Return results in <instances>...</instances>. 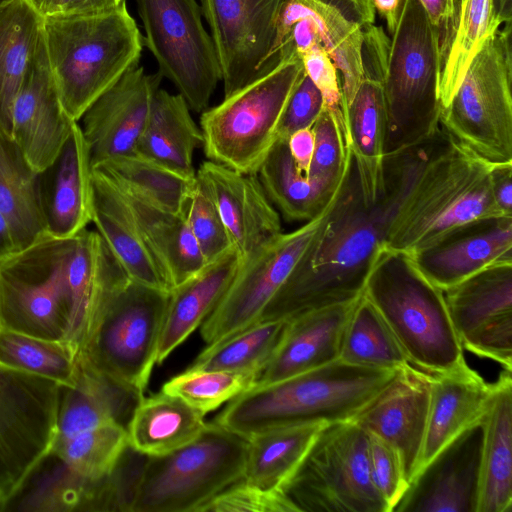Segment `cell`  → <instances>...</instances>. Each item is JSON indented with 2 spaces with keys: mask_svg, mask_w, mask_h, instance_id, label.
<instances>
[{
  "mask_svg": "<svg viewBox=\"0 0 512 512\" xmlns=\"http://www.w3.org/2000/svg\"><path fill=\"white\" fill-rule=\"evenodd\" d=\"M284 0H200L219 63L224 97L271 70Z\"/></svg>",
  "mask_w": 512,
  "mask_h": 512,
  "instance_id": "2e32d148",
  "label": "cell"
},
{
  "mask_svg": "<svg viewBox=\"0 0 512 512\" xmlns=\"http://www.w3.org/2000/svg\"><path fill=\"white\" fill-rule=\"evenodd\" d=\"M241 263L232 248L170 291L156 364H161L201 326L226 292Z\"/></svg>",
  "mask_w": 512,
  "mask_h": 512,
  "instance_id": "1f68e13d",
  "label": "cell"
},
{
  "mask_svg": "<svg viewBox=\"0 0 512 512\" xmlns=\"http://www.w3.org/2000/svg\"><path fill=\"white\" fill-rule=\"evenodd\" d=\"M511 22L491 34L472 59L441 128L457 143L493 163L512 162Z\"/></svg>",
  "mask_w": 512,
  "mask_h": 512,
  "instance_id": "9c48e42d",
  "label": "cell"
},
{
  "mask_svg": "<svg viewBox=\"0 0 512 512\" xmlns=\"http://www.w3.org/2000/svg\"><path fill=\"white\" fill-rule=\"evenodd\" d=\"M248 439L213 422L188 444L146 456L131 512H200L244 475Z\"/></svg>",
  "mask_w": 512,
  "mask_h": 512,
  "instance_id": "52a82bcc",
  "label": "cell"
},
{
  "mask_svg": "<svg viewBox=\"0 0 512 512\" xmlns=\"http://www.w3.org/2000/svg\"><path fill=\"white\" fill-rule=\"evenodd\" d=\"M398 372L337 360L280 381L253 386L230 400L213 421L246 439L286 426L350 421Z\"/></svg>",
  "mask_w": 512,
  "mask_h": 512,
  "instance_id": "3957f363",
  "label": "cell"
},
{
  "mask_svg": "<svg viewBox=\"0 0 512 512\" xmlns=\"http://www.w3.org/2000/svg\"><path fill=\"white\" fill-rule=\"evenodd\" d=\"M381 228L379 207L363 204L353 164L330 219L257 323L361 297L382 246Z\"/></svg>",
  "mask_w": 512,
  "mask_h": 512,
  "instance_id": "7a4b0ae2",
  "label": "cell"
},
{
  "mask_svg": "<svg viewBox=\"0 0 512 512\" xmlns=\"http://www.w3.org/2000/svg\"><path fill=\"white\" fill-rule=\"evenodd\" d=\"M42 33L60 100L77 122L129 68L139 64L144 47L126 0L105 12L44 17Z\"/></svg>",
  "mask_w": 512,
  "mask_h": 512,
  "instance_id": "277c9868",
  "label": "cell"
},
{
  "mask_svg": "<svg viewBox=\"0 0 512 512\" xmlns=\"http://www.w3.org/2000/svg\"><path fill=\"white\" fill-rule=\"evenodd\" d=\"M432 24L438 29L442 46V59L452 34L456 4L455 0H419Z\"/></svg>",
  "mask_w": 512,
  "mask_h": 512,
  "instance_id": "9f6ffc18",
  "label": "cell"
},
{
  "mask_svg": "<svg viewBox=\"0 0 512 512\" xmlns=\"http://www.w3.org/2000/svg\"><path fill=\"white\" fill-rule=\"evenodd\" d=\"M48 233L72 238L92 221V164L78 122L56 161L40 174Z\"/></svg>",
  "mask_w": 512,
  "mask_h": 512,
  "instance_id": "83f0119b",
  "label": "cell"
},
{
  "mask_svg": "<svg viewBox=\"0 0 512 512\" xmlns=\"http://www.w3.org/2000/svg\"><path fill=\"white\" fill-rule=\"evenodd\" d=\"M492 167L442 129L402 199L380 213L382 245L411 256L467 223L505 216L493 197Z\"/></svg>",
  "mask_w": 512,
  "mask_h": 512,
  "instance_id": "6da1fadb",
  "label": "cell"
},
{
  "mask_svg": "<svg viewBox=\"0 0 512 512\" xmlns=\"http://www.w3.org/2000/svg\"><path fill=\"white\" fill-rule=\"evenodd\" d=\"M367 435L372 481L389 512H393L408 487L403 463L392 446L374 435Z\"/></svg>",
  "mask_w": 512,
  "mask_h": 512,
  "instance_id": "f907efd6",
  "label": "cell"
},
{
  "mask_svg": "<svg viewBox=\"0 0 512 512\" xmlns=\"http://www.w3.org/2000/svg\"><path fill=\"white\" fill-rule=\"evenodd\" d=\"M0 362L54 380L63 387H73L77 381V357L65 341L0 328Z\"/></svg>",
  "mask_w": 512,
  "mask_h": 512,
  "instance_id": "bcb514c9",
  "label": "cell"
},
{
  "mask_svg": "<svg viewBox=\"0 0 512 512\" xmlns=\"http://www.w3.org/2000/svg\"><path fill=\"white\" fill-rule=\"evenodd\" d=\"M482 443L481 420L417 472L393 512H477Z\"/></svg>",
  "mask_w": 512,
  "mask_h": 512,
  "instance_id": "44dd1931",
  "label": "cell"
},
{
  "mask_svg": "<svg viewBox=\"0 0 512 512\" xmlns=\"http://www.w3.org/2000/svg\"><path fill=\"white\" fill-rule=\"evenodd\" d=\"M42 22L27 0L0 6V126L9 135L13 104L42 37Z\"/></svg>",
  "mask_w": 512,
  "mask_h": 512,
  "instance_id": "f35d334b",
  "label": "cell"
},
{
  "mask_svg": "<svg viewBox=\"0 0 512 512\" xmlns=\"http://www.w3.org/2000/svg\"><path fill=\"white\" fill-rule=\"evenodd\" d=\"M306 75L323 96L324 107L342 116V90L339 71L321 44L302 54ZM344 118V117H343Z\"/></svg>",
  "mask_w": 512,
  "mask_h": 512,
  "instance_id": "db71d44e",
  "label": "cell"
},
{
  "mask_svg": "<svg viewBox=\"0 0 512 512\" xmlns=\"http://www.w3.org/2000/svg\"><path fill=\"white\" fill-rule=\"evenodd\" d=\"M351 169L317 216L291 232L277 235L241 263L226 292L201 324V336L208 345L258 322L330 219Z\"/></svg>",
  "mask_w": 512,
  "mask_h": 512,
  "instance_id": "5bb4252c",
  "label": "cell"
},
{
  "mask_svg": "<svg viewBox=\"0 0 512 512\" xmlns=\"http://www.w3.org/2000/svg\"><path fill=\"white\" fill-rule=\"evenodd\" d=\"M70 319L65 342L82 354L99 316L129 279L96 230L81 231L68 264Z\"/></svg>",
  "mask_w": 512,
  "mask_h": 512,
  "instance_id": "484cf974",
  "label": "cell"
},
{
  "mask_svg": "<svg viewBox=\"0 0 512 512\" xmlns=\"http://www.w3.org/2000/svg\"><path fill=\"white\" fill-rule=\"evenodd\" d=\"M304 74L301 57L295 53L201 112L207 159L238 172L256 173L278 139L282 113Z\"/></svg>",
  "mask_w": 512,
  "mask_h": 512,
  "instance_id": "ba28073f",
  "label": "cell"
},
{
  "mask_svg": "<svg viewBox=\"0 0 512 512\" xmlns=\"http://www.w3.org/2000/svg\"><path fill=\"white\" fill-rule=\"evenodd\" d=\"M280 491L292 512H389L372 481L368 435L352 420L324 425Z\"/></svg>",
  "mask_w": 512,
  "mask_h": 512,
  "instance_id": "30bf717a",
  "label": "cell"
},
{
  "mask_svg": "<svg viewBox=\"0 0 512 512\" xmlns=\"http://www.w3.org/2000/svg\"><path fill=\"white\" fill-rule=\"evenodd\" d=\"M17 251L18 248L9 221L0 209V260Z\"/></svg>",
  "mask_w": 512,
  "mask_h": 512,
  "instance_id": "94428289",
  "label": "cell"
},
{
  "mask_svg": "<svg viewBox=\"0 0 512 512\" xmlns=\"http://www.w3.org/2000/svg\"><path fill=\"white\" fill-rule=\"evenodd\" d=\"M323 108L321 92L305 73L284 108L278 126V138L287 140L294 132L311 128Z\"/></svg>",
  "mask_w": 512,
  "mask_h": 512,
  "instance_id": "f5cc1de1",
  "label": "cell"
},
{
  "mask_svg": "<svg viewBox=\"0 0 512 512\" xmlns=\"http://www.w3.org/2000/svg\"><path fill=\"white\" fill-rule=\"evenodd\" d=\"M42 17L91 14L117 8L124 0H27Z\"/></svg>",
  "mask_w": 512,
  "mask_h": 512,
  "instance_id": "11a10c76",
  "label": "cell"
},
{
  "mask_svg": "<svg viewBox=\"0 0 512 512\" xmlns=\"http://www.w3.org/2000/svg\"><path fill=\"white\" fill-rule=\"evenodd\" d=\"M314 144L312 127L300 129L291 134L287 139L288 149L293 161L306 176L312 161Z\"/></svg>",
  "mask_w": 512,
  "mask_h": 512,
  "instance_id": "680465c9",
  "label": "cell"
},
{
  "mask_svg": "<svg viewBox=\"0 0 512 512\" xmlns=\"http://www.w3.org/2000/svg\"><path fill=\"white\" fill-rule=\"evenodd\" d=\"M314 152L307 177L328 191H335L353 163L344 118L323 108L312 126Z\"/></svg>",
  "mask_w": 512,
  "mask_h": 512,
  "instance_id": "c3c4849f",
  "label": "cell"
},
{
  "mask_svg": "<svg viewBox=\"0 0 512 512\" xmlns=\"http://www.w3.org/2000/svg\"><path fill=\"white\" fill-rule=\"evenodd\" d=\"M339 360L350 365L389 370L410 365L390 328L363 294L346 325Z\"/></svg>",
  "mask_w": 512,
  "mask_h": 512,
  "instance_id": "7bdbcfd3",
  "label": "cell"
},
{
  "mask_svg": "<svg viewBox=\"0 0 512 512\" xmlns=\"http://www.w3.org/2000/svg\"><path fill=\"white\" fill-rule=\"evenodd\" d=\"M169 293L128 279L105 306L77 359L143 393L156 364Z\"/></svg>",
  "mask_w": 512,
  "mask_h": 512,
  "instance_id": "7c38bea8",
  "label": "cell"
},
{
  "mask_svg": "<svg viewBox=\"0 0 512 512\" xmlns=\"http://www.w3.org/2000/svg\"><path fill=\"white\" fill-rule=\"evenodd\" d=\"M63 386L0 362V504L50 456Z\"/></svg>",
  "mask_w": 512,
  "mask_h": 512,
  "instance_id": "4fadbf2b",
  "label": "cell"
},
{
  "mask_svg": "<svg viewBox=\"0 0 512 512\" xmlns=\"http://www.w3.org/2000/svg\"><path fill=\"white\" fill-rule=\"evenodd\" d=\"M202 144L200 126L183 96L158 88L135 152L194 178L193 157Z\"/></svg>",
  "mask_w": 512,
  "mask_h": 512,
  "instance_id": "836d02e7",
  "label": "cell"
},
{
  "mask_svg": "<svg viewBox=\"0 0 512 512\" xmlns=\"http://www.w3.org/2000/svg\"><path fill=\"white\" fill-rule=\"evenodd\" d=\"M463 350L512 370V263L488 267L443 291Z\"/></svg>",
  "mask_w": 512,
  "mask_h": 512,
  "instance_id": "ac0fdd59",
  "label": "cell"
},
{
  "mask_svg": "<svg viewBox=\"0 0 512 512\" xmlns=\"http://www.w3.org/2000/svg\"><path fill=\"white\" fill-rule=\"evenodd\" d=\"M256 174L271 203L280 216L289 222H306L317 216L346 177L333 192L321 188L298 169L290 155L287 140L280 138Z\"/></svg>",
  "mask_w": 512,
  "mask_h": 512,
  "instance_id": "60d3db41",
  "label": "cell"
},
{
  "mask_svg": "<svg viewBox=\"0 0 512 512\" xmlns=\"http://www.w3.org/2000/svg\"><path fill=\"white\" fill-rule=\"evenodd\" d=\"M438 29L419 0H406L391 35L383 90L387 114L385 155L416 145L440 131Z\"/></svg>",
  "mask_w": 512,
  "mask_h": 512,
  "instance_id": "8992f818",
  "label": "cell"
},
{
  "mask_svg": "<svg viewBox=\"0 0 512 512\" xmlns=\"http://www.w3.org/2000/svg\"><path fill=\"white\" fill-rule=\"evenodd\" d=\"M324 425L286 426L250 437L242 479L265 490L280 491Z\"/></svg>",
  "mask_w": 512,
  "mask_h": 512,
  "instance_id": "ab89813d",
  "label": "cell"
},
{
  "mask_svg": "<svg viewBox=\"0 0 512 512\" xmlns=\"http://www.w3.org/2000/svg\"><path fill=\"white\" fill-rule=\"evenodd\" d=\"M9 1H11V0H0V6L8 3Z\"/></svg>",
  "mask_w": 512,
  "mask_h": 512,
  "instance_id": "be15d7a7",
  "label": "cell"
},
{
  "mask_svg": "<svg viewBox=\"0 0 512 512\" xmlns=\"http://www.w3.org/2000/svg\"><path fill=\"white\" fill-rule=\"evenodd\" d=\"M375 12L385 21L390 35L394 33L401 18L406 0H370Z\"/></svg>",
  "mask_w": 512,
  "mask_h": 512,
  "instance_id": "91938a15",
  "label": "cell"
},
{
  "mask_svg": "<svg viewBox=\"0 0 512 512\" xmlns=\"http://www.w3.org/2000/svg\"><path fill=\"white\" fill-rule=\"evenodd\" d=\"M363 295L388 325L413 367L434 375L466 362L444 292L421 274L408 255L382 245Z\"/></svg>",
  "mask_w": 512,
  "mask_h": 512,
  "instance_id": "5b68a950",
  "label": "cell"
},
{
  "mask_svg": "<svg viewBox=\"0 0 512 512\" xmlns=\"http://www.w3.org/2000/svg\"><path fill=\"white\" fill-rule=\"evenodd\" d=\"M390 38L374 24L364 31L363 77L345 117L347 143L351 149L363 204L375 206L384 189L387 114L383 82Z\"/></svg>",
  "mask_w": 512,
  "mask_h": 512,
  "instance_id": "e0dca14e",
  "label": "cell"
},
{
  "mask_svg": "<svg viewBox=\"0 0 512 512\" xmlns=\"http://www.w3.org/2000/svg\"><path fill=\"white\" fill-rule=\"evenodd\" d=\"M76 236L47 234L0 260L1 329L65 341L71 308L67 272Z\"/></svg>",
  "mask_w": 512,
  "mask_h": 512,
  "instance_id": "8fae6325",
  "label": "cell"
},
{
  "mask_svg": "<svg viewBox=\"0 0 512 512\" xmlns=\"http://www.w3.org/2000/svg\"><path fill=\"white\" fill-rule=\"evenodd\" d=\"M0 209L9 221L18 251L49 234L40 174L30 168L18 146L1 126Z\"/></svg>",
  "mask_w": 512,
  "mask_h": 512,
  "instance_id": "d590c367",
  "label": "cell"
},
{
  "mask_svg": "<svg viewBox=\"0 0 512 512\" xmlns=\"http://www.w3.org/2000/svg\"><path fill=\"white\" fill-rule=\"evenodd\" d=\"M430 380L427 428L417 472L446 445L482 420L492 394V384L485 382L466 362L430 375Z\"/></svg>",
  "mask_w": 512,
  "mask_h": 512,
  "instance_id": "f546056e",
  "label": "cell"
},
{
  "mask_svg": "<svg viewBox=\"0 0 512 512\" xmlns=\"http://www.w3.org/2000/svg\"><path fill=\"white\" fill-rule=\"evenodd\" d=\"M183 217L207 264L233 248L212 198L197 179Z\"/></svg>",
  "mask_w": 512,
  "mask_h": 512,
  "instance_id": "681fc988",
  "label": "cell"
},
{
  "mask_svg": "<svg viewBox=\"0 0 512 512\" xmlns=\"http://www.w3.org/2000/svg\"><path fill=\"white\" fill-rule=\"evenodd\" d=\"M498 29L492 18L491 0H459L441 65L439 99L442 108L454 96L476 53Z\"/></svg>",
  "mask_w": 512,
  "mask_h": 512,
  "instance_id": "b9f144b4",
  "label": "cell"
},
{
  "mask_svg": "<svg viewBox=\"0 0 512 512\" xmlns=\"http://www.w3.org/2000/svg\"><path fill=\"white\" fill-rule=\"evenodd\" d=\"M204 414L178 396L160 391L142 397L127 425L128 445L146 456L172 452L197 438Z\"/></svg>",
  "mask_w": 512,
  "mask_h": 512,
  "instance_id": "e575fe53",
  "label": "cell"
},
{
  "mask_svg": "<svg viewBox=\"0 0 512 512\" xmlns=\"http://www.w3.org/2000/svg\"><path fill=\"white\" fill-rule=\"evenodd\" d=\"M292 512L281 491H270L245 482L233 483L205 504L200 512Z\"/></svg>",
  "mask_w": 512,
  "mask_h": 512,
  "instance_id": "816d5d0a",
  "label": "cell"
},
{
  "mask_svg": "<svg viewBox=\"0 0 512 512\" xmlns=\"http://www.w3.org/2000/svg\"><path fill=\"white\" fill-rule=\"evenodd\" d=\"M120 192L128 202L171 290L207 265L182 215L162 210Z\"/></svg>",
  "mask_w": 512,
  "mask_h": 512,
  "instance_id": "8d00e7d4",
  "label": "cell"
},
{
  "mask_svg": "<svg viewBox=\"0 0 512 512\" xmlns=\"http://www.w3.org/2000/svg\"><path fill=\"white\" fill-rule=\"evenodd\" d=\"M409 257L427 280L445 291L488 267L512 263V217L467 223Z\"/></svg>",
  "mask_w": 512,
  "mask_h": 512,
  "instance_id": "d4e9b609",
  "label": "cell"
},
{
  "mask_svg": "<svg viewBox=\"0 0 512 512\" xmlns=\"http://www.w3.org/2000/svg\"><path fill=\"white\" fill-rule=\"evenodd\" d=\"M119 190L162 210L182 215L196 177H186L136 152L92 165Z\"/></svg>",
  "mask_w": 512,
  "mask_h": 512,
  "instance_id": "74e56055",
  "label": "cell"
},
{
  "mask_svg": "<svg viewBox=\"0 0 512 512\" xmlns=\"http://www.w3.org/2000/svg\"><path fill=\"white\" fill-rule=\"evenodd\" d=\"M254 376L232 371L185 370L165 382L161 391L180 397L205 415L251 388Z\"/></svg>",
  "mask_w": 512,
  "mask_h": 512,
  "instance_id": "7dc6e473",
  "label": "cell"
},
{
  "mask_svg": "<svg viewBox=\"0 0 512 512\" xmlns=\"http://www.w3.org/2000/svg\"><path fill=\"white\" fill-rule=\"evenodd\" d=\"M77 364L76 384L62 390L54 444L107 423L127 428L143 397V393L98 371L86 360L77 359Z\"/></svg>",
  "mask_w": 512,
  "mask_h": 512,
  "instance_id": "4dcf8cb0",
  "label": "cell"
},
{
  "mask_svg": "<svg viewBox=\"0 0 512 512\" xmlns=\"http://www.w3.org/2000/svg\"><path fill=\"white\" fill-rule=\"evenodd\" d=\"M76 122L60 100L42 33L13 104L10 136L30 168L42 174L56 161Z\"/></svg>",
  "mask_w": 512,
  "mask_h": 512,
  "instance_id": "ffe728a7",
  "label": "cell"
},
{
  "mask_svg": "<svg viewBox=\"0 0 512 512\" xmlns=\"http://www.w3.org/2000/svg\"><path fill=\"white\" fill-rule=\"evenodd\" d=\"M492 18L497 27L510 23L512 19V0H491Z\"/></svg>",
  "mask_w": 512,
  "mask_h": 512,
  "instance_id": "6125c7cd",
  "label": "cell"
},
{
  "mask_svg": "<svg viewBox=\"0 0 512 512\" xmlns=\"http://www.w3.org/2000/svg\"><path fill=\"white\" fill-rule=\"evenodd\" d=\"M127 447L126 427L107 423L54 444L50 456L78 477L97 482L113 472Z\"/></svg>",
  "mask_w": 512,
  "mask_h": 512,
  "instance_id": "f6af8a7d",
  "label": "cell"
},
{
  "mask_svg": "<svg viewBox=\"0 0 512 512\" xmlns=\"http://www.w3.org/2000/svg\"><path fill=\"white\" fill-rule=\"evenodd\" d=\"M1 508H2V507H1V504H0V509H1Z\"/></svg>",
  "mask_w": 512,
  "mask_h": 512,
  "instance_id": "e7e4bbea",
  "label": "cell"
},
{
  "mask_svg": "<svg viewBox=\"0 0 512 512\" xmlns=\"http://www.w3.org/2000/svg\"><path fill=\"white\" fill-rule=\"evenodd\" d=\"M483 443L477 512L512 510V377L504 371L492 383L482 419Z\"/></svg>",
  "mask_w": 512,
  "mask_h": 512,
  "instance_id": "d6a6232c",
  "label": "cell"
},
{
  "mask_svg": "<svg viewBox=\"0 0 512 512\" xmlns=\"http://www.w3.org/2000/svg\"><path fill=\"white\" fill-rule=\"evenodd\" d=\"M303 16L316 25L321 44L339 71L345 123L348 108L363 77L364 31L374 24V7L370 0H284L277 18L270 68L278 64V52L294 21Z\"/></svg>",
  "mask_w": 512,
  "mask_h": 512,
  "instance_id": "d6986e66",
  "label": "cell"
},
{
  "mask_svg": "<svg viewBox=\"0 0 512 512\" xmlns=\"http://www.w3.org/2000/svg\"><path fill=\"white\" fill-rule=\"evenodd\" d=\"M430 388V375L408 365L352 420L397 451L408 485L417 473L422 454Z\"/></svg>",
  "mask_w": 512,
  "mask_h": 512,
  "instance_id": "603a6c76",
  "label": "cell"
},
{
  "mask_svg": "<svg viewBox=\"0 0 512 512\" xmlns=\"http://www.w3.org/2000/svg\"><path fill=\"white\" fill-rule=\"evenodd\" d=\"M144 46L158 72L174 84L190 110L203 112L221 81L210 33L196 0H135Z\"/></svg>",
  "mask_w": 512,
  "mask_h": 512,
  "instance_id": "9a60e30c",
  "label": "cell"
},
{
  "mask_svg": "<svg viewBox=\"0 0 512 512\" xmlns=\"http://www.w3.org/2000/svg\"><path fill=\"white\" fill-rule=\"evenodd\" d=\"M288 323V320L259 322L208 345L186 370H219L256 375L278 349Z\"/></svg>",
  "mask_w": 512,
  "mask_h": 512,
  "instance_id": "ee69618b",
  "label": "cell"
},
{
  "mask_svg": "<svg viewBox=\"0 0 512 512\" xmlns=\"http://www.w3.org/2000/svg\"><path fill=\"white\" fill-rule=\"evenodd\" d=\"M491 187L494 200L501 212L512 217V162L493 164Z\"/></svg>",
  "mask_w": 512,
  "mask_h": 512,
  "instance_id": "6f0895ef",
  "label": "cell"
},
{
  "mask_svg": "<svg viewBox=\"0 0 512 512\" xmlns=\"http://www.w3.org/2000/svg\"><path fill=\"white\" fill-rule=\"evenodd\" d=\"M162 78L132 66L84 112L78 124L92 165L135 152Z\"/></svg>",
  "mask_w": 512,
  "mask_h": 512,
  "instance_id": "7402d4cb",
  "label": "cell"
},
{
  "mask_svg": "<svg viewBox=\"0 0 512 512\" xmlns=\"http://www.w3.org/2000/svg\"><path fill=\"white\" fill-rule=\"evenodd\" d=\"M127 277L170 292L166 277L120 190L92 169V221Z\"/></svg>",
  "mask_w": 512,
  "mask_h": 512,
  "instance_id": "f1b7e54d",
  "label": "cell"
},
{
  "mask_svg": "<svg viewBox=\"0 0 512 512\" xmlns=\"http://www.w3.org/2000/svg\"><path fill=\"white\" fill-rule=\"evenodd\" d=\"M359 298L288 320L281 344L257 372L253 386L280 381L339 360L344 331Z\"/></svg>",
  "mask_w": 512,
  "mask_h": 512,
  "instance_id": "4316f807",
  "label": "cell"
},
{
  "mask_svg": "<svg viewBox=\"0 0 512 512\" xmlns=\"http://www.w3.org/2000/svg\"><path fill=\"white\" fill-rule=\"evenodd\" d=\"M196 179L212 198L242 262L257 248L281 234V216L256 173H242L206 160Z\"/></svg>",
  "mask_w": 512,
  "mask_h": 512,
  "instance_id": "cb8c5ba5",
  "label": "cell"
}]
</instances>
